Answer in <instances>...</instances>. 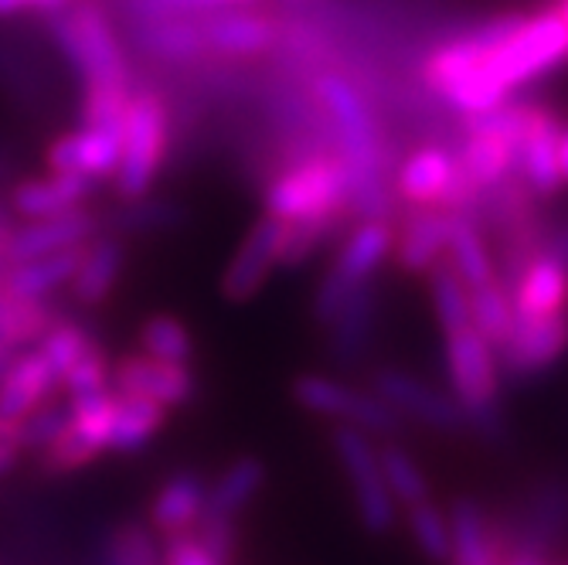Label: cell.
I'll list each match as a JSON object with an SVG mask.
<instances>
[{"label":"cell","instance_id":"obj_1","mask_svg":"<svg viewBox=\"0 0 568 565\" xmlns=\"http://www.w3.org/2000/svg\"><path fill=\"white\" fill-rule=\"evenodd\" d=\"M561 62H568V28L555 8H545L538 14H525L521 28L504 38L474 75L456 82L439 99L463 117H477L500 107L514 89L535 82Z\"/></svg>","mask_w":568,"mask_h":565},{"label":"cell","instance_id":"obj_2","mask_svg":"<svg viewBox=\"0 0 568 565\" xmlns=\"http://www.w3.org/2000/svg\"><path fill=\"white\" fill-rule=\"evenodd\" d=\"M314 95L334 123L337 161L347 174V212H357L361 219H388L392 191L385 184V143L372 102L344 75H321Z\"/></svg>","mask_w":568,"mask_h":565},{"label":"cell","instance_id":"obj_3","mask_svg":"<svg viewBox=\"0 0 568 565\" xmlns=\"http://www.w3.org/2000/svg\"><path fill=\"white\" fill-rule=\"evenodd\" d=\"M55 41L82 79V89H133L130 62L113 18L92 0L65 4L55 18Z\"/></svg>","mask_w":568,"mask_h":565},{"label":"cell","instance_id":"obj_4","mask_svg":"<svg viewBox=\"0 0 568 565\" xmlns=\"http://www.w3.org/2000/svg\"><path fill=\"white\" fill-rule=\"evenodd\" d=\"M266 215L300 225V222H337L347 212V174L331 153H310L303 161L283 168L263 194Z\"/></svg>","mask_w":568,"mask_h":565},{"label":"cell","instance_id":"obj_5","mask_svg":"<svg viewBox=\"0 0 568 565\" xmlns=\"http://www.w3.org/2000/svg\"><path fill=\"white\" fill-rule=\"evenodd\" d=\"M171 147V113L158 89H133L123 113V150L113 174L123 201H143L161 178Z\"/></svg>","mask_w":568,"mask_h":565},{"label":"cell","instance_id":"obj_6","mask_svg":"<svg viewBox=\"0 0 568 565\" xmlns=\"http://www.w3.org/2000/svg\"><path fill=\"white\" fill-rule=\"evenodd\" d=\"M446 341V372L453 398L459 402L467 426L477 433L500 430V362L490 341L477 334L474 324L443 334Z\"/></svg>","mask_w":568,"mask_h":565},{"label":"cell","instance_id":"obj_7","mask_svg":"<svg viewBox=\"0 0 568 565\" xmlns=\"http://www.w3.org/2000/svg\"><path fill=\"white\" fill-rule=\"evenodd\" d=\"M290 392L303 413L331 420L334 426H354V430L378 436V440H395L405 430V420L382 395L354 389L331 375H317V372L296 375Z\"/></svg>","mask_w":568,"mask_h":565},{"label":"cell","instance_id":"obj_8","mask_svg":"<svg viewBox=\"0 0 568 565\" xmlns=\"http://www.w3.org/2000/svg\"><path fill=\"white\" fill-rule=\"evenodd\" d=\"M331 446L341 460V471L351 484L357 522L365 525L372 535H385L398 522V504L382 477L378 464V443L375 436L361 433L354 426H334L331 430Z\"/></svg>","mask_w":568,"mask_h":565},{"label":"cell","instance_id":"obj_9","mask_svg":"<svg viewBox=\"0 0 568 565\" xmlns=\"http://www.w3.org/2000/svg\"><path fill=\"white\" fill-rule=\"evenodd\" d=\"M395 194L405 204H412V209H446V212H463L467 201L477 198L459 171V158L439 143L408 153L395 174Z\"/></svg>","mask_w":568,"mask_h":565},{"label":"cell","instance_id":"obj_10","mask_svg":"<svg viewBox=\"0 0 568 565\" xmlns=\"http://www.w3.org/2000/svg\"><path fill=\"white\" fill-rule=\"evenodd\" d=\"M372 392L382 395L405 423L416 420V423H423L429 430H439V433H463V430H470L467 426V416H463V408H459V402L453 398V392H443V389L423 382L419 375H412L405 369H395V365L375 369Z\"/></svg>","mask_w":568,"mask_h":565},{"label":"cell","instance_id":"obj_11","mask_svg":"<svg viewBox=\"0 0 568 565\" xmlns=\"http://www.w3.org/2000/svg\"><path fill=\"white\" fill-rule=\"evenodd\" d=\"M514 317H558L568 314V266L561 255L541 242L504 280Z\"/></svg>","mask_w":568,"mask_h":565},{"label":"cell","instance_id":"obj_12","mask_svg":"<svg viewBox=\"0 0 568 565\" xmlns=\"http://www.w3.org/2000/svg\"><path fill=\"white\" fill-rule=\"evenodd\" d=\"M123 150V120L120 123H79L72 133L51 140L44 150L48 171L79 174L85 181H113Z\"/></svg>","mask_w":568,"mask_h":565},{"label":"cell","instance_id":"obj_13","mask_svg":"<svg viewBox=\"0 0 568 565\" xmlns=\"http://www.w3.org/2000/svg\"><path fill=\"white\" fill-rule=\"evenodd\" d=\"M521 21H525V14H500V18H494V21H487V24L467 31V34H459V38L446 41L443 48H436L433 56L426 59V65H423V82H426L436 95L449 92L456 82H463L467 75H474V72L494 56V48H497L504 38H510L514 31L521 28Z\"/></svg>","mask_w":568,"mask_h":565},{"label":"cell","instance_id":"obj_14","mask_svg":"<svg viewBox=\"0 0 568 565\" xmlns=\"http://www.w3.org/2000/svg\"><path fill=\"white\" fill-rule=\"evenodd\" d=\"M286 232L290 225L263 215L248 229L242 245L235 249L232 263L222 276V296L232 303H245L266 286L276 266H283V249H286Z\"/></svg>","mask_w":568,"mask_h":565},{"label":"cell","instance_id":"obj_15","mask_svg":"<svg viewBox=\"0 0 568 565\" xmlns=\"http://www.w3.org/2000/svg\"><path fill=\"white\" fill-rule=\"evenodd\" d=\"M568 351V314L558 317H518L510 337L497 347L500 375L535 379L558 365Z\"/></svg>","mask_w":568,"mask_h":565},{"label":"cell","instance_id":"obj_16","mask_svg":"<svg viewBox=\"0 0 568 565\" xmlns=\"http://www.w3.org/2000/svg\"><path fill=\"white\" fill-rule=\"evenodd\" d=\"M113 389L123 395H140L164 408H184L197 395V379L191 365H174L150 357L143 351L113 357Z\"/></svg>","mask_w":568,"mask_h":565},{"label":"cell","instance_id":"obj_17","mask_svg":"<svg viewBox=\"0 0 568 565\" xmlns=\"http://www.w3.org/2000/svg\"><path fill=\"white\" fill-rule=\"evenodd\" d=\"M204 48L222 59H255L276 44V21L245 8H212L197 18Z\"/></svg>","mask_w":568,"mask_h":565},{"label":"cell","instance_id":"obj_18","mask_svg":"<svg viewBox=\"0 0 568 565\" xmlns=\"http://www.w3.org/2000/svg\"><path fill=\"white\" fill-rule=\"evenodd\" d=\"M92 235H99V219L85 209H72V212L48 215V219H31L11 232V239L4 245V266L28 263V260H38V255H51V252L79 249Z\"/></svg>","mask_w":568,"mask_h":565},{"label":"cell","instance_id":"obj_19","mask_svg":"<svg viewBox=\"0 0 568 565\" xmlns=\"http://www.w3.org/2000/svg\"><path fill=\"white\" fill-rule=\"evenodd\" d=\"M467 133L470 137L459 150V171L474 188V194L504 188L518 174V140H510L507 133H497L474 120H467Z\"/></svg>","mask_w":568,"mask_h":565},{"label":"cell","instance_id":"obj_20","mask_svg":"<svg viewBox=\"0 0 568 565\" xmlns=\"http://www.w3.org/2000/svg\"><path fill=\"white\" fill-rule=\"evenodd\" d=\"M490 511L477 497H456L449 507V565H504Z\"/></svg>","mask_w":568,"mask_h":565},{"label":"cell","instance_id":"obj_21","mask_svg":"<svg viewBox=\"0 0 568 565\" xmlns=\"http://www.w3.org/2000/svg\"><path fill=\"white\" fill-rule=\"evenodd\" d=\"M59 389H62L59 375L48 369V362L34 347L18 351L8 372L0 375V420L21 423L41 402L55 398Z\"/></svg>","mask_w":568,"mask_h":565},{"label":"cell","instance_id":"obj_22","mask_svg":"<svg viewBox=\"0 0 568 565\" xmlns=\"http://www.w3.org/2000/svg\"><path fill=\"white\" fill-rule=\"evenodd\" d=\"M209 511V481L197 471H174L150 501V528L161 538L187 535Z\"/></svg>","mask_w":568,"mask_h":565},{"label":"cell","instance_id":"obj_23","mask_svg":"<svg viewBox=\"0 0 568 565\" xmlns=\"http://www.w3.org/2000/svg\"><path fill=\"white\" fill-rule=\"evenodd\" d=\"M561 120L531 102V113L518 143V174L525 178V188L538 198H551L558 194L561 174H558V158H555V137H558Z\"/></svg>","mask_w":568,"mask_h":565},{"label":"cell","instance_id":"obj_24","mask_svg":"<svg viewBox=\"0 0 568 565\" xmlns=\"http://www.w3.org/2000/svg\"><path fill=\"white\" fill-rule=\"evenodd\" d=\"M392 249H395V225L388 219H361V225H354L351 235L344 239L331 273L341 276L347 286L372 283L375 273L392 260Z\"/></svg>","mask_w":568,"mask_h":565},{"label":"cell","instance_id":"obj_25","mask_svg":"<svg viewBox=\"0 0 568 565\" xmlns=\"http://www.w3.org/2000/svg\"><path fill=\"white\" fill-rule=\"evenodd\" d=\"M449 239V212L446 209H412L402 229H395V263L405 273H429L439 260H446Z\"/></svg>","mask_w":568,"mask_h":565},{"label":"cell","instance_id":"obj_26","mask_svg":"<svg viewBox=\"0 0 568 565\" xmlns=\"http://www.w3.org/2000/svg\"><path fill=\"white\" fill-rule=\"evenodd\" d=\"M92 194V181L79 174L48 171L44 178H28L11 191V212L24 222L62 215L72 209H85V198Z\"/></svg>","mask_w":568,"mask_h":565},{"label":"cell","instance_id":"obj_27","mask_svg":"<svg viewBox=\"0 0 568 565\" xmlns=\"http://www.w3.org/2000/svg\"><path fill=\"white\" fill-rule=\"evenodd\" d=\"M126 270V245L113 235H92L82 249L79 270L69 283L75 303L99 306L106 303Z\"/></svg>","mask_w":568,"mask_h":565},{"label":"cell","instance_id":"obj_28","mask_svg":"<svg viewBox=\"0 0 568 565\" xmlns=\"http://www.w3.org/2000/svg\"><path fill=\"white\" fill-rule=\"evenodd\" d=\"M82 249L85 245L38 255V260H28V263H11L0 270V283H4L11 296H21V300H51L72 283L79 260H82Z\"/></svg>","mask_w":568,"mask_h":565},{"label":"cell","instance_id":"obj_29","mask_svg":"<svg viewBox=\"0 0 568 565\" xmlns=\"http://www.w3.org/2000/svg\"><path fill=\"white\" fill-rule=\"evenodd\" d=\"M446 263L456 270V276L463 283H467V290H480V286H487V283H494L500 276L480 225L467 212H449Z\"/></svg>","mask_w":568,"mask_h":565},{"label":"cell","instance_id":"obj_30","mask_svg":"<svg viewBox=\"0 0 568 565\" xmlns=\"http://www.w3.org/2000/svg\"><path fill=\"white\" fill-rule=\"evenodd\" d=\"M270 481V467L263 456H235L232 464L209 481V515H225V518H239L242 511L263 494Z\"/></svg>","mask_w":568,"mask_h":565},{"label":"cell","instance_id":"obj_31","mask_svg":"<svg viewBox=\"0 0 568 565\" xmlns=\"http://www.w3.org/2000/svg\"><path fill=\"white\" fill-rule=\"evenodd\" d=\"M201 14L140 21L136 24V41H140V48L146 51L150 59H161L168 65H191L194 59H201L204 51H209V48H204V38H201V24H197Z\"/></svg>","mask_w":568,"mask_h":565},{"label":"cell","instance_id":"obj_32","mask_svg":"<svg viewBox=\"0 0 568 565\" xmlns=\"http://www.w3.org/2000/svg\"><path fill=\"white\" fill-rule=\"evenodd\" d=\"M168 413L171 408L140 398V395H123L116 402V423H113V440H110V453L116 456H133L140 450H146L153 440H158L168 426Z\"/></svg>","mask_w":568,"mask_h":565},{"label":"cell","instance_id":"obj_33","mask_svg":"<svg viewBox=\"0 0 568 565\" xmlns=\"http://www.w3.org/2000/svg\"><path fill=\"white\" fill-rule=\"evenodd\" d=\"M378 311H382V300H378V286L372 283H361L347 303L341 306V314L327 324L331 327V344L337 357H354L365 351V344L375 334L378 324Z\"/></svg>","mask_w":568,"mask_h":565},{"label":"cell","instance_id":"obj_34","mask_svg":"<svg viewBox=\"0 0 568 565\" xmlns=\"http://www.w3.org/2000/svg\"><path fill=\"white\" fill-rule=\"evenodd\" d=\"M565 525H568V487H565V484H551V487H545V491L531 501V507H528L525 545H521L518 552L545 558V548L561 535Z\"/></svg>","mask_w":568,"mask_h":565},{"label":"cell","instance_id":"obj_35","mask_svg":"<svg viewBox=\"0 0 568 565\" xmlns=\"http://www.w3.org/2000/svg\"><path fill=\"white\" fill-rule=\"evenodd\" d=\"M378 464H382V477L395 497L398 507H408L416 501H426L433 497V487H429V477L426 471L412 460V453L395 443V440H382L378 443Z\"/></svg>","mask_w":568,"mask_h":565},{"label":"cell","instance_id":"obj_36","mask_svg":"<svg viewBox=\"0 0 568 565\" xmlns=\"http://www.w3.org/2000/svg\"><path fill=\"white\" fill-rule=\"evenodd\" d=\"M65 402H69V426H72L92 450L110 453L120 392H116V389H106V392L79 395V398H65Z\"/></svg>","mask_w":568,"mask_h":565},{"label":"cell","instance_id":"obj_37","mask_svg":"<svg viewBox=\"0 0 568 565\" xmlns=\"http://www.w3.org/2000/svg\"><path fill=\"white\" fill-rule=\"evenodd\" d=\"M140 351L150 357H161V362H174V365H191L194 362V334L191 327L174 317V314H150L140 324Z\"/></svg>","mask_w":568,"mask_h":565},{"label":"cell","instance_id":"obj_38","mask_svg":"<svg viewBox=\"0 0 568 565\" xmlns=\"http://www.w3.org/2000/svg\"><path fill=\"white\" fill-rule=\"evenodd\" d=\"M514 321L518 317H514V303H510V293L500 276L480 290H470V324L477 327V334L484 341L494 344V351L510 337Z\"/></svg>","mask_w":568,"mask_h":565},{"label":"cell","instance_id":"obj_39","mask_svg":"<svg viewBox=\"0 0 568 565\" xmlns=\"http://www.w3.org/2000/svg\"><path fill=\"white\" fill-rule=\"evenodd\" d=\"M426 276H429V296H433V311H436L443 334L467 327L470 324V290H467V283L456 276V270L446 260H439Z\"/></svg>","mask_w":568,"mask_h":565},{"label":"cell","instance_id":"obj_40","mask_svg":"<svg viewBox=\"0 0 568 565\" xmlns=\"http://www.w3.org/2000/svg\"><path fill=\"white\" fill-rule=\"evenodd\" d=\"M402 511H405V525L412 532V542L419 545V552L436 565L449 562V511H443L433 497L416 501Z\"/></svg>","mask_w":568,"mask_h":565},{"label":"cell","instance_id":"obj_41","mask_svg":"<svg viewBox=\"0 0 568 565\" xmlns=\"http://www.w3.org/2000/svg\"><path fill=\"white\" fill-rule=\"evenodd\" d=\"M92 344H95V337H92L79 321H65V317H59L55 324H51V327L38 337L34 351L44 357L48 369L55 372V375H59V382H62V375L79 362V357H82Z\"/></svg>","mask_w":568,"mask_h":565},{"label":"cell","instance_id":"obj_42","mask_svg":"<svg viewBox=\"0 0 568 565\" xmlns=\"http://www.w3.org/2000/svg\"><path fill=\"white\" fill-rule=\"evenodd\" d=\"M102 565H164V548L146 525L123 522L106 538Z\"/></svg>","mask_w":568,"mask_h":565},{"label":"cell","instance_id":"obj_43","mask_svg":"<svg viewBox=\"0 0 568 565\" xmlns=\"http://www.w3.org/2000/svg\"><path fill=\"white\" fill-rule=\"evenodd\" d=\"M99 456H102V453L92 450V446L69 426V420H65V426L59 430V436L51 440L44 450H38V471H41L44 477H69V474H79V471L92 467Z\"/></svg>","mask_w":568,"mask_h":565},{"label":"cell","instance_id":"obj_44","mask_svg":"<svg viewBox=\"0 0 568 565\" xmlns=\"http://www.w3.org/2000/svg\"><path fill=\"white\" fill-rule=\"evenodd\" d=\"M106 389H113V357L95 341L62 375V392H65V398H79V395H95Z\"/></svg>","mask_w":568,"mask_h":565},{"label":"cell","instance_id":"obj_45","mask_svg":"<svg viewBox=\"0 0 568 565\" xmlns=\"http://www.w3.org/2000/svg\"><path fill=\"white\" fill-rule=\"evenodd\" d=\"M65 420H69V402H59V395L41 402L34 413H28L21 420V450L24 453L44 450L51 440L59 436V430L65 426Z\"/></svg>","mask_w":568,"mask_h":565},{"label":"cell","instance_id":"obj_46","mask_svg":"<svg viewBox=\"0 0 568 565\" xmlns=\"http://www.w3.org/2000/svg\"><path fill=\"white\" fill-rule=\"evenodd\" d=\"M161 548H164V565H225L194 532H187V535H168L161 542Z\"/></svg>","mask_w":568,"mask_h":565},{"label":"cell","instance_id":"obj_47","mask_svg":"<svg viewBox=\"0 0 568 565\" xmlns=\"http://www.w3.org/2000/svg\"><path fill=\"white\" fill-rule=\"evenodd\" d=\"M21 423L0 420V481H4L18 464H21Z\"/></svg>","mask_w":568,"mask_h":565},{"label":"cell","instance_id":"obj_48","mask_svg":"<svg viewBox=\"0 0 568 565\" xmlns=\"http://www.w3.org/2000/svg\"><path fill=\"white\" fill-rule=\"evenodd\" d=\"M555 158H558L561 184H568V123L558 127V137H555Z\"/></svg>","mask_w":568,"mask_h":565},{"label":"cell","instance_id":"obj_49","mask_svg":"<svg viewBox=\"0 0 568 565\" xmlns=\"http://www.w3.org/2000/svg\"><path fill=\"white\" fill-rule=\"evenodd\" d=\"M558 255H561V260H565V266H568V225L565 229H558L555 235H551V242H548Z\"/></svg>","mask_w":568,"mask_h":565},{"label":"cell","instance_id":"obj_50","mask_svg":"<svg viewBox=\"0 0 568 565\" xmlns=\"http://www.w3.org/2000/svg\"><path fill=\"white\" fill-rule=\"evenodd\" d=\"M551 8H555V14L561 18V24L568 28V0H555V4H551Z\"/></svg>","mask_w":568,"mask_h":565},{"label":"cell","instance_id":"obj_51","mask_svg":"<svg viewBox=\"0 0 568 565\" xmlns=\"http://www.w3.org/2000/svg\"><path fill=\"white\" fill-rule=\"evenodd\" d=\"M225 4H239V0H225Z\"/></svg>","mask_w":568,"mask_h":565},{"label":"cell","instance_id":"obj_52","mask_svg":"<svg viewBox=\"0 0 568 565\" xmlns=\"http://www.w3.org/2000/svg\"><path fill=\"white\" fill-rule=\"evenodd\" d=\"M69 4H75V0H69Z\"/></svg>","mask_w":568,"mask_h":565}]
</instances>
